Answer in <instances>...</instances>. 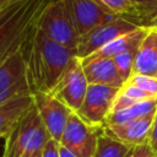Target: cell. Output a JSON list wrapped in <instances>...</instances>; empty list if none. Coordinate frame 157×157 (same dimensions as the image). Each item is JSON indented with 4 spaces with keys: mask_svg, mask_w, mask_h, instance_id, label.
Returning <instances> with one entry per match:
<instances>
[{
    "mask_svg": "<svg viewBox=\"0 0 157 157\" xmlns=\"http://www.w3.org/2000/svg\"><path fill=\"white\" fill-rule=\"evenodd\" d=\"M22 50L32 93L49 92L63 75L70 60L76 55V50L49 39L38 28V25L26 40Z\"/></svg>",
    "mask_w": 157,
    "mask_h": 157,
    "instance_id": "6da1fadb",
    "label": "cell"
},
{
    "mask_svg": "<svg viewBox=\"0 0 157 157\" xmlns=\"http://www.w3.org/2000/svg\"><path fill=\"white\" fill-rule=\"evenodd\" d=\"M49 0H23L4 7L0 13V64L22 49L34 32Z\"/></svg>",
    "mask_w": 157,
    "mask_h": 157,
    "instance_id": "7a4b0ae2",
    "label": "cell"
},
{
    "mask_svg": "<svg viewBox=\"0 0 157 157\" xmlns=\"http://www.w3.org/2000/svg\"><path fill=\"white\" fill-rule=\"evenodd\" d=\"M49 139L33 103L5 139L2 157H34L43 151Z\"/></svg>",
    "mask_w": 157,
    "mask_h": 157,
    "instance_id": "3957f363",
    "label": "cell"
},
{
    "mask_svg": "<svg viewBox=\"0 0 157 157\" xmlns=\"http://www.w3.org/2000/svg\"><path fill=\"white\" fill-rule=\"evenodd\" d=\"M38 28L49 39L76 50L80 37L64 0H49L38 20Z\"/></svg>",
    "mask_w": 157,
    "mask_h": 157,
    "instance_id": "277c9868",
    "label": "cell"
},
{
    "mask_svg": "<svg viewBox=\"0 0 157 157\" xmlns=\"http://www.w3.org/2000/svg\"><path fill=\"white\" fill-rule=\"evenodd\" d=\"M102 132V126L91 125L81 119L76 112H72L67 119L59 144L76 157H93L98 137Z\"/></svg>",
    "mask_w": 157,
    "mask_h": 157,
    "instance_id": "5b68a950",
    "label": "cell"
},
{
    "mask_svg": "<svg viewBox=\"0 0 157 157\" xmlns=\"http://www.w3.org/2000/svg\"><path fill=\"white\" fill-rule=\"evenodd\" d=\"M88 85L90 83L83 72L82 60L75 55L49 92L72 112H77L83 102Z\"/></svg>",
    "mask_w": 157,
    "mask_h": 157,
    "instance_id": "8992f818",
    "label": "cell"
},
{
    "mask_svg": "<svg viewBox=\"0 0 157 157\" xmlns=\"http://www.w3.org/2000/svg\"><path fill=\"white\" fill-rule=\"evenodd\" d=\"M140 27L135 22L126 20V18H114L105 23H102L86 34L81 36L78 38L77 48H76V55L82 60L87 56L92 55L93 53L98 52L118 37L129 33L134 29Z\"/></svg>",
    "mask_w": 157,
    "mask_h": 157,
    "instance_id": "52a82bcc",
    "label": "cell"
},
{
    "mask_svg": "<svg viewBox=\"0 0 157 157\" xmlns=\"http://www.w3.org/2000/svg\"><path fill=\"white\" fill-rule=\"evenodd\" d=\"M120 88L90 83L83 102L76 112L81 119L94 126H103L112 113L114 99Z\"/></svg>",
    "mask_w": 157,
    "mask_h": 157,
    "instance_id": "ba28073f",
    "label": "cell"
},
{
    "mask_svg": "<svg viewBox=\"0 0 157 157\" xmlns=\"http://www.w3.org/2000/svg\"><path fill=\"white\" fill-rule=\"evenodd\" d=\"M32 96L34 107L48 134L52 139L59 142L72 110L50 92H34Z\"/></svg>",
    "mask_w": 157,
    "mask_h": 157,
    "instance_id": "9c48e42d",
    "label": "cell"
},
{
    "mask_svg": "<svg viewBox=\"0 0 157 157\" xmlns=\"http://www.w3.org/2000/svg\"><path fill=\"white\" fill-rule=\"evenodd\" d=\"M78 37L86 34L94 27L118 18L110 15L94 0H64Z\"/></svg>",
    "mask_w": 157,
    "mask_h": 157,
    "instance_id": "30bf717a",
    "label": "cell"
},
{
    "mask_svg": "<svg viewBox=\"0 0 157 157\" xmlns=\"http://www.w3.org/2000/svg\"><path fill=\"white\" fill-rule=\"evenodd\" d=\"M153 115L134 119L119 124H105L103 125V132L108 136L124 142L131 147L148 142L150 132L152 129Z\"/></svg>",
    "mask_w": 157,
    "mask_h": 157,
    "instance_id": "8fae6325",
    "label": "cell"
},
{
    "mask_svg": "<svg viewBox=\"0 0 157 157\" xmlns=\"http://www.w3.org/2000/svg\"><path fill=\"white\" fill-rule=\"evenodd\" d=\"M82 67L88 83L105 85L118 88L125 83L117 69L113 58L82 60Z\"/></svg>",
    "mask_w": 157,
    "mask_h": 157,
    "instance_id": "7c38bea8",
    "label": "cell"
},
{
    "mask_svg": "<svg viewBox=\"0 0 157 157\" xmlns=\"http://www.w3.org/2000/svg\"><path fill=\"white\" fill-rule=\"evenodd\" d=\"M132 74L157 77V26H148V31L136 52Z\"/></svg>",
    "mask_w": 157,
    "mask_h": 157,
    "instance_id": "4fadbf2b",
    "label": "cell"
},
{
    "mask_svg": "<svg viewBox=\"0 0 157 157\" xmlns=\"http://www.w3.org/2000/svg\"><path fill=\"white\" fill-rule=\"evenodd\" d=\"M32 104L33 96L32 93H27L0 105V139L9 136Z\"/></svg>",
    "mask_w": 157,
    "mask_h": 157,
    "instance_id": "5bb4252c",
    "label": "cell"
},
{
    "mask_svg": "<svg viewBox=\"0 0 157 157\" xmlns=\"http://www.w3.org/2000/svg\"><path fill=\"white\" fill-rule=\"evenodd\" d=\"M25 80H27V66L23 50L20 49L0 64V93Z\"/></svg>",
    "mask_w": 157,
    "mask_h": 157,
    "instance_id": "9a60e30c",
    "label": "cell"
},
{
    "mask_svg": "<svg viewBox=\"0 0 157 157\" xmlns=\"http://www.w3.org/2000/svg\"><path fill=\"white\" fill-rule=\"evenodd\" d=\"M156 110H157V98H150V99L139 102L131 107L110 113L105 120V124H119V123H125L134 119L153 115Z\"/></svg>",
    "mask_w": 157,
    "mask_h": 157,
    "instance_id": "2e32d148",
    "label": "cell"
},
{
    "mask_svg": "<svg viewBox=\"0 0 157 157\" xmlns=\"http://www.w3.org/2000/svg\"><path fill=\"white\" fill-rule=\"evenodd\" d=\"M132 148L134 147L102 132L98 137L97 148L93 157H130Z\"/></svg>",
    "mask_w": 157,
    "mask_h": 157,
    "instance_id": "e0dca14e",
    "label": "cell"
},
{
    "mask_svg": "<svg viewBox=\"0 0 157 157\" xmlns=\"http://www.w3.org/2000/svg\"><path fill=\"white\" fill-rule=\"evenodd\" d=\"M114 17H121L140 25L139 11L132 0H94Z\"/></svg>",
    "mask_w": 157,
    "mask_h": 157,
    "instance_id": "ac0fdd59",
    "label": "cell"
},
{
    "mask_svg": "<svg viewBox=\"0 0 157 157\" xmlns=\"http://www.w3.org/2000/svg\"><path fill=\"white\" fill-rule=\"evenodd\" d=\"M150 98H153V97H151L150 94H147L146 92L140 90L139 87L125 82L120 87V90H119V92L114 99L112 113L120 110V109H124V108H128V107H131L139 102H142V101H146Z\"/></svg>",
    "mask_w": 157,
    "mask_h": 157,
    "instance_id": "d6986e66",
    "label": "cell"
},
{
    "mask_svg": "<svg viewBox=\"0 0 157 157\" xmlns=\"http://www.w3.org/2000/svg\"><path fill=\"white\" fill-rule=\"evenodd\" d=\"M139 47L130 48L126 52L113 58V60L117 65V69H118L121 78L124 80V82H126L130 78V76L132 75V66H134V61H135V56H136V52H137Z\"/></svg>",
    "mask_w": 157,
    "mask_h": 157,
    "instance_id": "ffe728a7",
    "label": "cell"
},
{
    "mask_svg": "<svg viewBox=\"0 0 157 157\" xmlns=\"http://www.w3.org/2000/svg\"><path fill=\"white\" fill-rule=\"evenodd\" d=\"M139 15L141 26H152L157 20V0H132Z\"/></svg>",
    "mask_w": 157,
    "mask_h": 157,
    "instance_id": "44dd1931",
    "label": "cell"
},
{
    "mask_svg": "<svg viewBox=\"0 0 157 157\" xmlns=\"http://www.w3.org/2000/svg\"><path fill=\"white\" fill-rule=\"evenodd\" d=\"M126 82L139 87L151 97L157 98V77L141 74H132Z\"/></svg>",
    "mask_w": 157,
    "mask_h": 157,
    "instance_id": "7402d4cb",
    "label": "cell"
},
{
    "mask_svg": "<svg viewBox=\"0 0 157 157\" xmlns=\"http://www.w3.org/2000/svg\"><path fill=\"white\" fill-rule=\"evenodd\" d=\"M130 157H157V153L148 142H145L135 146Z\"/></svg>",
    "mask_w": 157,
    "mask_h": 157,
    "instance_id": "603a6c76",
    "label": "cell"
},
{
    "mask_svg": "<svg viewBox=\"0 0 157 157\" xmlns=\"http://www.w3.org/2000/svg\"><path fill=\"white\" fill-rule=\"evenodd\" d=\"M59 147L60 144L58 141H55L54 139H49L42 151V157H60Z\"/></svg>",
    "mask_w": 157,
    "mask_h": 157,
    "instance_id": "cb8c5ba5",
    "label": "cell"
},
{
    "mask_svg": "<svg viewBox=\"0 0 157 157\" xmlns=\"http://www.w3.org/2000/svg\"><path fill=\"white\" fill-rule=\"evenodd\" d=\"M148 144L152 146V148L157 153V110H156L155 117H153V123H152V129H151V132H150Z\"/></svg>",
    "mask_w": 157,
    "mask_h": 157,
    "instance_id": "d4e9b609",
    "label": "cell"
},
{
    "mask_svg": "<svg viewBox=\"0 0 157 157\" xmlns=\"http://www.w3.org/2000/svg\"><path fill=\"white\" fill-rule=\"evenodd\" d=\"M59 153H60V157H76L74 153H71L69 150H66V148L63 147V146L59 147Z\"/></svg>",
    "mask_w": 157,
    "mask_h": 157,
    "instance_id": "484cf974",
    "label": "cell"
},
{
    "mask_svg": "<svg viewBox=\"0 0 157 157\" xmlns=\"http://www.w3.org/2000/svg\"><path fill=\"white\" fill-rule=\"evenodd\" d=\"M23 0H0V7H5V6H9V5H12V4H16V2H21Z\"/></svg>",
    "mask_w": 157,
    "mask_h": 157,
    "instance_id": "4316f807",
    "label": "cell"
},
{
    "mask_svg": "<svg viewBox=\"0 0 157 157\" xmlns=\"http://www.w3.org/2000/svg\"><path fill=\"white\" fill-rule=\"evenodd\" d=\"M34 157H42V152H40V153H38V155H37V156H34Z\"/></svg>",
    "mask_w": 157,
    "mask_h": 157,
    "instance_id": "83f0119b",
    "label": "cell"
},
{
    "mask_svg": "<svg viewBox=\"0 0 157 157\" xmlns=\"http://www.w3.org/2000/svg\"><path fill=\"white\" fill-rule=\"evenodd\" d=\"M5 7H6V6H5ZM2 10H4V7H0V13L2 12Z\"/></svg>",
    "mask_w": 157,
    "mask_h": 157,
    "instance_id": "f1b7e54d",
    "label": "cell"
},
{
    "mask_svg": "<svg viewBox=\"0 0 157 157\" xmlns=\"http://www.w3.org/2000/svg\"><path fill=\"white\" fill-rule=\"evenodd\" d=\"M152 26H157V20H156V21H155V23H153V25H152Z\"/></svg>",
    "mask_w": 157,
    "mask_h": 157,
    "instance_id": "f546056e",
    "label": "cell"
}]
</instances>
